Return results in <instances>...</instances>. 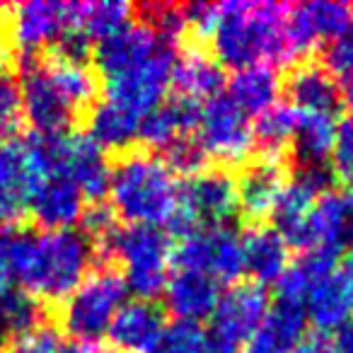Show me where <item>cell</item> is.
Instances as JSON below:
<instances>
[{
  "label": "cell",
  "mask_w": 353,
  "mask_h": 353,
  "mask_svg": "<svg viewBox=\"0 0 353 353\" xmlns=\"http://www.w3.org/2000/svg\"><path fill=\"white\" fill-rule=\"evenodd\" d=\"M353 20V8L341 0H312L288 6L285 17V34H288L290 56L295 61H303L310 51L319 44H329L336 39Z\"/></svg>",
  "instance_id": "15"
},
{
  "label": "cell",
  "mask_w": 353,
  "mask_h": 353,
  "mask_svg": "<svg viewBox=\"0 0 353 353\" xmlns=\"http://www.w3.org/2000/svg\"><path fill=\"white\" fill-rule=\"evenodd\" d=\"M165 305L176 322L201 324L213 314L221 298V283L196 271H174L165 285Z\"/></svg>",
  "instance_id": "23"
},
{
  "label": "cell",
  "mask_w": 353,
  "mask_h": 353,
  "mask_svg": "<svg viewBox=\"0 0 353 353\" xmlns=\"http://www.w3.org/2000/svg\"><path fill=\"white\" fill-rule=\"evenodd\" d=\"M22 121V88L10 65L0 68V138H10Z\"/></svg>",
  "instance_id": "37"
},
{
  "label": "cell",
  "mask_w": 353,
  "mask_h": 353,
  "mask_svg": "<svg viewBox=\"0 0 353 353\" xmlns=\"http://www.w3.org/2000/svg\"><path fill=\"white\" fill-rule=\"evenodd\" d=\"M94 250L107 261L123 266V283L136 300H155L170 281L172 266V237L160 228L117 225L102 240L94 242Z\"/></svg>",
  "instance_id": "4"
},
{
  "label": "cell",
  "mask_w": 353,
  "mask_h": 353,
  "mask_svg": "<svg viewBox=\"0 0 353 353\" xmlns=\"http://www.w3.org/2000/svg\"><path fill=\"white\" fill-rule=\"evenodd\" d=\"M341 276L353 288V247L351 250H346V256H343V264H341Z\"/></svg>",
  "instance_id": "44"
},
{
  "label": "cell",
  "mask_w": 353,
  "mask_h": 353,
  "mask_svg": "<svg viewBox=\"0 0 353 353\" xmlns=\"http://www.w3.org/2000/svg\"><path fill=\"white\" fill-rule=\"evenodd\" d=\"M332 172L346 187H353V114H348L336 126L332 148Z\"/></svg>",
  "instance_id": "39"
},
{
  "label": "cell",
  "mask_w": 353,
  "mask_h": 353,
  "mask_svg": "<svg viewBox=\"0 0 353 353\" xmlns=\"http://www.w3.org/2000/svg\"><path fill=\"white\" fill-rule=\"evenodd\" d=\"M341 104H346L348 112L353 114V78L343 80V85H341Z\"/></svg>",
  "instance_id": "45"
},
{
  "label": "cell",
  "mask_w": 353,
  "mask_h": 353,
  "mask_svg": "<svg viewBox=\"0 0 353 353\" xmlns=\"http://www.w3.org/2000/svg\"><path fill=\"white\" fill-rule=\"evenodd\" d=\"M336 114L295 112V131L293 143H290L295 170L298 167L329 165L334 138H336Z\"/></svg>",
  "instance_id": "27"
},
{
  "label": "cell",
  "mask_w": 353,
  "mask_h": 353,
  "mask_svg": "<svg viewBox=\"0 0 353 353\" xmlns=\"http://www.w3.org/2000/svg\"><path fill=\"white\" fill-rule=\"evenodd\" d=\"M170 39L160 37L155 30H150L148 25H136L126 27L119 34L102 39L92 46V59H94V68L99 70L102 80L114 78V75L123 73L126 68L136 65L138 61L148 59L150 54H155L162 44H167ZM174 44V41H170Z\"/></svg>",
  "instance_id": "20"
},
{
  "label": "cell",
  "mask_w": 353,
  "mask_h": 353,
  "mask_svg": "<svg viewBox=\"0 0 353 353\" xmlns=\"http://www.w3.org/2000/svg\"><path fill=\"white\" fill-rule=\"evenodd\" d=\"M88 112V136L102 150H126L133 141H138L141 117L123 109L121 104L102 97Z\"/></svg>",
  "instance_id": "31"
},
{
  "label": "cell",
  "mask_w": 353,
  "mask_h": 353,
  "mask_svg": "<svg viewBox=\"0 0 353 353\" xmlns=\"http://www.w3.org/2000/svg\"><path fill=\"white\" fill-rule=\"evenodd\" d=\"M201 114V104L187 97H167L162 104H157L152 112H148L141 119L138 126V141L145 148L157 152H165L172 143L179 138L194 136Z\"/></svg>",
  "instance_id": "21"
},
{
  "label": "cell",
  "mask_w": 353,
  "mask_h": 353,
  "mask_svg": "<svg viewBox=\"0 0 353 353\" xmlns=\"http://www.w3.org/2000/svg\"><path fill=\"white\" fill-rule=\"evenodd\" d=\"M167 332L165 310L152 300L123 303L107 329V339L117 353H155Z\"/></svg>",
  "instance_id": "16"
},
{
  "label": "cell",
  "mask_w": 353,
  "mask_h": 353,
  "mask_svg": "<svg viewBox=\"0 0 353 353\" xmlns=\"http://www.w3.org/2000/svg\"><path fill=\"white\" fill-rule=\"evenodd\" d=\"M334 348L336 353H353V314L334 332Z\"/></svg>",
  "instance_id": "42"
},
{
  "label": "cell",
  "mask_w": 353,
  "mask_h": 353,
  "mask_svg": "<svg viewBox=\"0 0 353 353\" xmlns=\"http://www.w3.org/2000/svg\"><path fill=\"white\" fill-rule=\"evenodd\" d=\"M176 44H162L155 54L138 61L123 73L104 80V99L121 104L136 117H145L148 112L167 99L172 88V73L176 63Z\"/></svg>",
  "instance_id": "10"
},
{
  "label": "cell",
  "mask_w": 353,
  "mask_h": 353,
  "mask_svg": "<svg viewBox=\"0 0 353 353\" xmlns=\"http://www.w3.org/2000/svg\"><path fill=\"white\" fill-rule=\"evenodd\" d=\"M194 136L208 160L221 165H242L254 150L250 117L225 92L201 104Z\"/></svg>",
  "instance_id": "12"
},
{
  "label": "cell",
  "mask_w": 353,
  "mask_h": 353,
  "mask_svg": "<svg viewBox=\"0 0 353 353\" xmlns=\"http://www.w3.org/2000/svg\"><path fill=\"white\" fill-rule=\"evenodd\" d=\"M310 250L334 254L353 247V187L329 189L314 201L307 223Z\"/></svg>",
  "instance_id": "17"
},
{
  "label": "cell",
  "mask_w": 353,
  "mask_h": 353,
  "mask_svg": "<svg viewBox=\"0 0 353 353\" xmlns=\"http://www.w3.org/2000/svg\"><path fill=\"white\" fill-rule=\"evenodd\" d=\"M41 322H44L41 303L27 290L10 288L0 298V324L6 332H15L17 336V334H25L27 329L37 327Z\"/></svg>",
  "instance_id": "35"
},
{
  "label": "cell",
  "mask_w": 353,
  "mask_h": 353,
  "mask_svg": "<svg viewBox=\"0 0 353 353\" xmlns=\"http://www.w3.org/2000/svg\"><path fill=\"white\" fill-rule=\"evenodd\" d=\"M288 6L266 0H230L216 6L206 44L221 68L242 70L250 65L293 63L285 34Z\"/></svg>",
  "instance_id": "1"
},
{
  "label": "cell",
  "mask_w": 353,
  "mask_h": 353,
  "mask_svg": "<svg viewBox=\"0 0 353 353\" xmlns=\"http://www.w3.org/2000/svg\"><path fill=\"white\" fill-rule=\"evenodd\" d=\"M172 85L176 88L179 97L203 104L208 99L223 94L225 70L213 61V56L208 51H201L199 46H189V49L176 54Z\"/></svg>",
  "instance_id": "26"
},
{
  "label": "cell",
  "mask_w": 353,
  "mask_h": 353,
  "mask_svg": "<svg viewBox=\"0 0 353 353\" xmlns=\"http://www.w3.org/2000/svg\"><path fill=\"white\" fill-rule=\"evenodd\" d=\"M295 353H336V348H334V341L327 334L314 332V334H307V336L300 341Z\"/></svg>",
  "instance_id": "41"
},
{
  "label": "cell",
  "mask_w": 353,
  "mask_h": 353,
  "mask_svg": "<svg viewBox=\"0 0 353 353\" xmlns=\"http://www.w3.org/2000/svg\"><path fill=\"white\" fill-rule=\"evenodd\" d=\"M324 68L336 80H351L353 78V20L336 39H332L324 46Z\"/></svg>",
  "instance_id": "40"
},
{
  "label": "cell",
  "mask_w": 353,
  "mask_h": 353,
  "mask_svg": "<svg viewBox=\"0 0 353 353\" xmlns=\"http://www.w3.org/2000/svg\"><path fill=\"white\" fill-rule=\"evenodd\" d=\"M303 307L307 322H312L319 334L336 332L353 314V288L346 283L341 271H334L310 290Z\"/></svg>",
  "instance_id": "28"
},
{
  "label": "cell",
  "mask_w": 353,
  "mask_h": 353,
  "mask_svg": "<svg viewBox=\"0 0 353 353\" xmlns=\"http://www.w3.org/2000/svg\"><path fill=\"white\" fill-rule=\"evenodd\" d=\"M160 157L172 167V172H174L176 176L184 174L187 179L194 174H199L201 170H206V160H208L206 152H203L201 145H199L196 136L179 138V141L172 143Z\"/></svg>",
  "instance_id": "38"
},
{
  "label": "cell",
  "mask_w": 353,
  "mask_h": 353,
  "mask_svg": "<svg viewBox=\"0 0 353 353\" xmlns=\"http://www.w3.org/2000/svg\"><path fill=\"white\" fill-rule=\"evenodd\" d=\"M49 174L44 136L0 138V230L15 228L37 184Z\"/></svg>",
  "instance_id": "7"
},
{
  "label": "cell",
  "mask_w": 353,
  "mask_h": 353,
  "mask_svg": "<svg viewBox=\"0 0 353 353\" xmlns=\"http://www.w3.org/2000/svg\"><path fill=\"white\" fill-rule=\"evenodd\" d=\"M22 114L37 136H61L78 121L80 112L54 83L44 59H27L22 65Z\"/></svg>",
  "instance_id": "13"
},
{
  "label": "cell",
  "mask_w": 353,
  "mask_h": 353,
  "mask_svg": "<svg viewBox=\"0 0 353 353\" xmlns=\"http://www.w3.org/2000/svg\"><path fill=\"white\" fill-rule=\"evenodd\" d=\"M3 334H6V329H3V324H0V346H3Z\"/></svg>",
  "instance_id": "46"
},
{
  "label": "cell",
  "mask_w": 353,
  "mask_h": 353,
  "mask_svg": "<svg viewBox=\"0 0 353 353\" xmlns=\"http://www.w3.org/2000/svg\"><path fill=\"white\" fill-rule=\"evenodd\" d=\"M0 30L17 51L32 59V54L59 39L70 27V3L30 0L20 6L0 8Z\"/></svg>",
  "instance_id": "14"
},
{
  "label": "cell",
  "mask_w": 353,
  "mask_h": 353,
  "mask_svg": "<svg viewBox=\"0 0 353 353\" xmlns=\"http://www.w3.org/2000/svg\"><path fill=\"white\" fill-rule=\"evenodd\" d=\"M136 6L123 0H97V3H70V27L90 41L97 44L102 39L119 34L136 20Z\"/></svg>",
  "instance_id": "29"
},
{
  "label": "cell",
  "mask_w": 353,
  "mask_h": 353,
  "mask_svg": "<svg viewBox=\"0 0 353 353\" xmlns=\"http://www.w3.org/2000/svg\"><path fill=\"white\" fill-rule=\"evenodd\" d=\"M155 353H213V346L201 324L174 322L167 327Z\"/></svg>",
  "instance_id": "36"
},
{
  "label": "cell",
  "mask_w": 353,
  "mask_h": 353,
  "mask_svg": "<svg viewBox=\"0 0 353 353\" xmlns=\"http://www.w3.org/2000/svg\"><path fill=\"white\" fill-rule=\"evenodd\" d=\"M288 174L281 160L259 157L256 162L245 167L237 179V211L252 223L259 225L266 216H271L281 192H283Z\"/></svg>",
  "instance_id": "18"
},
{
  "label": "cell",
  "mask_w": 353,
  "mask_h": 353,
  "mask_svg": "<svg viewBox=\"0 0 353 353\" xmlns=\"http://www.w3.org/2000/svg\"><path fill=\"white\" fill-rule=\"evenodd\" d=\"M172 264L176 271H196L211 276L218 283H232L245 274L242 235L232 228L196 230L179 237L172 250Z\"/></svg>",
  "instance_id": "11"
},
{
  "label": "cell",
  "mask_w": 353,
  "mask_h": 353,
  "mask_svg": "<svg viewBox=\"0 0 353 353\" xmlns=\"http://www.w3.org/2000/svg\"><path fill=\"white\" fill-rule=\"evenodd\" d=\"M49 174H63L80 189L85 201L102 203L109 192L112 162L88 133L44 136ZM46 174V176H49Z\"/></svg>",
  "instance_id": "8"
},
{
  "label": "cell",
  "mask_w": 353,
  "mask_h": 353,
  "mask_svg": "<svg viewBox=\"0 0 353 353\" xmlns=\"http://www.w3.org/2000/svg\"><path fill=\"white\" fill-rule=\"evenodd\" d=\"M12 266H10V256H8V250L3 245V237H0V298L12 288Z\"/></svg>",
  "instance_id": "43"
},
{
  "label": "cell",
  "mask_w": 353,
  "mask_h": 353,
  "mask_svg": "<svg viewBox=\"0 0 353 353\" xmlns=\"http://www.w3.org/2000/svg\"><path fill=\"white\" fill-rule=\"evenodd\" d=\"M336 259H339V254L327 252V250L303 252L293 264H288V269L283 271V276H281L279 283H276V288H279V300L303 305L310 290L322 279H327L329 274L336 271Z\"/></svg>",
  "instance_id": "32"
},
{
  "label": "cell",
  "mask_w": 353,
  "mask_h": 353,
  "mask_svg": "<svg viewBox=\"0 0 353 353\" xmlns=\"http://www.w3.org/2000/svg\"><path fill=\"white\" fill-rule=\"evenodd\" d=\"M99 353H104V351H99Z\"/></svg>",
  "instance_id": "47"
},
{
  "label": "cell",
  "mask_w": 353,
  "mask_h": 353,
  "mask_svg": "<svg viewBox=\"0 0 353 353\" xmlns=\"http://www.w3.org/2000/svg\"><path fill=\"white\" fill-rule=\"evenodd\" d=\"M182 182L155 152H126L112 165L109 208L126 225L165 230L179 208Z\"/></svg>",
  "instance_id": "2"
},
{
  "label": "cell",
  "mask_w": 353,
  "mask_h": 353,
  "mask_svg": "<svg viewBox=\"0 0 353 353\" xmlns=\"http://www.w3.org/2000/svg\"><path fill=\"white\" fill-rule=\"evenodd\" d=\"M271 307L269 293L259 283H235L221 293L206 329L213 353H237L250 343Z\"/></svg>",
  "instance_id": "9"
},
{
  "label": "cell",
  "mask_w": 353,
  "mask_h": 353,
  "mask_svg": "<svg viewBox=\"0 0 353 353\" xmlns=\"http://www.w3.org/2000/svg\"><path fill=\"white\" fill-rule=\"evenodd\" d=\"M281 90H283V83L279 78V70L274 65L259 63L235 70V75L228 83L225 94L247 117H259L266 109L279 104Z\"/></svg>",
  "instance_id": "30"
},
{
  "label": "cell",
  "mask_w": 353,
  "mask_h": 353,
  "mask_svg": "<svg viewBox=\"0 0 353 353\" xmlns=\"http://www.w3.org/2000/svg\"><path fill=\"white\" fill-rule=\"evenodd\" d=\"M237 184L225 170H201L199 174L182 182L179 208L167 230L172 235L184 237L196 230L228 228L237 216Z\"/></svg>",
  "instance_id": "6"
},
{
  "label": "cell",
  "mask_w": 353,
  "mask_h": 353,
  "mask_svg": "<svg viewBox=\"0 0 353 353\" xmlns=\"http://www.w3.org/2000/svg\"><path fill=\"white\" fill-rule=\"evenodd\" d=\"M126 283L112 266L92 271L61 307V332L80 346H99L112 319L126 303Z\"/></svg>",
  "instance_id": "5"
},
{
  "label": "cell",
  "mask_w": 353,
  "mask_h": 353,
  "mask_svg": "<svg viewBox=\"0 0 353 353\" xmlns=\"http://www.w3.org/2000/svg\"><path fill=\"white\" fill-rule=\"evenodd\" d=\"M94 256V242L83 230L27 232L17 281L37 300L61 303L92 274Z\"/></svg>",
  "instance_id": "3"
},
{
  "label": "cell",
  "mask_w": 353,
  "mask_h": 353,
  "mask_svg": "<svg viewBox=\"0 0 353 353\" xmlns=\"http://www.w3.org/2000/svg\"><path fill=\"white\" fill-rule=\"evenodd\" d=\"M307 336V314L298 303L279 300L271 305L264 322L245 346V353H295Z\"/></svg>",
  "instance_id": "24"
},
{
  "label": "cell",
  "mask_w": 353,
  "mask_h": 353,
  "mask_svg": "<svg viewBox=\"0 0 353 353\" xmlns=\"http://www.w3.org/2000/svg\"><path fill=\"white\" fill-rule=\"evenodd\" d=\"M285 97L288 107L295 112L339 114L341 104V85L324 65L312 61H300L285 78Z\"/></svg>",
  "instance_id": "19"
},
{
  "label": "cell",
  "mask_w": 353,
  "mask_h": 353,
  "mask_svg": "<svg viewBox=\"0 0 353 353\" xmlns=\"http://www.w3.org/2000/svg\"><path fill=\"white\" fill-rule=\"evenodd\" d=\"M30 211L46 230H70L83 221L85 196L63 174H49L37 184L30 199Z\"/></svg>",
  "instance_id": "22"
},
{
  "label": "cell",
  "mask_w": 353,
  "mask_h": 353,
  "mask_svg": "<svg viewBox=\"0 0 353 353\" xmlns=\"http://www.w3.org/2000/svg\"><path fill=\"white\" fill-rule=\"evenodd\" d=\"M242 252H245V274L254 279V283L269 285L279 283L283 271L290 264V247L271 225H250L242 235Z\"/></svg>",
  "instance_id": "25"
},
{
  "label": "cell",
  "mask_w": 353,
  "mask_h": 353,
  "mask_svg": "<svg viewBox=\"0 0 353 353\" xmlns=\"http://www.w3.org/2000/svg\"><path fill=\"white\" fill-rule=\"evenodd\" d=\"M8 353H99V346H80L54 324H37L17 334Z\"/></svg>",
  "instance_id": "34"
},
{
  "label": "cell",
  "mask_w": 353,
  "mask_h": 353,
  "mask_svg": "<svg viewBox=\"0 0 353 353\" xmlns=\"http://www.w3.org/2000/svg\"><path fill=\"white\" fill-rule=\"evenodd\" d=\"M295 131V109L288 104H276L256 117L252 123V136H254V150L259 157L281 160L290 150Z\"/></svg>",
  "instance_id": "33"
}]
</instances>
